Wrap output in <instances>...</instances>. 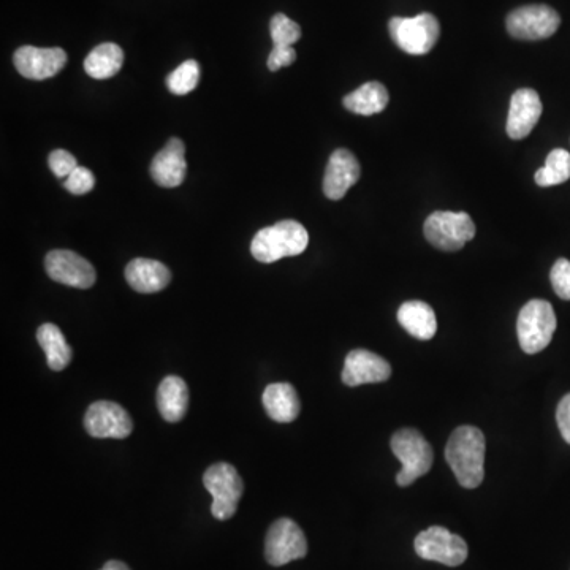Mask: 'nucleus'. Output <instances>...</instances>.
<instances>
[{"label": "nucleus", "mask_w": 570, "mask_h": 570, "mask_svg": "<svg viewBox=\"0 0 570 570\" xmlns=\"http://www.w3.org/2000/svg\"><path fill=\"white\" fill-rule=\"evenodd\" d=\"M485 450L487 442L482 431L475 426L456 428L445 447V460L461 487L474 490L485 477Z\"/></svg>", "instance_id": "nucleus-1"}, {"label": "nucleus", "mask_w": 570, "mask_h": 570, "mask_svg": "<svg viewBox=\"0 0 570 570\" xmlns=\"http://www.w3.org/2000/svg\"><path fill=\"white\" fill-rule=\"evenodd\" d=\"M309 244L308 230L297 221H281L263 228L251 243V254L262 263L303 254Z\"/></svg>", "instance_id": "nucleus-2"}, {"label": "nucleus", "mask_w": 570, "mask_h": 570, "mask_svg": "<svg viewBox=\"0 0 570 570\" xmlns=\"http://www.w3.org/2000/svg\"><path fill=\"white\" fill-rule=\"evenodd\" d=\"M392 450L403 464V469L396 475L399 487H409L415 480L428 474L433 466L434 453L430 442L414 428L396 431L392 437Z\"/></svg>", "instance_id": "nucleus-3"}, {"label": "nucleus", "mask_w": 570, "mask_h": 570, "mask_svg": "<svg viewBox=\"0 0 570 570\" xmlns=\"http://www.w3.org/2000/svg\"><path fill=\"white\" fill-rule=\"evenodd\" d=\"M555 309L548 301L531 300L521 308L517 333L521 349L528 355L539 354L550 344L556 331Z\"/></svg>", "instance_id": "nucleus-4"}, {"label": "nucleus", "mask_w": 570, "mask_h": 570, "mask_svg": "<svg viewBox=\"0 0 570 570\" xmlns=\"http://www.w3.org/2000/svg\"><path fill=\"white\" fill-rule=\"evenodd\" d=\"M206 490L213 496L211 513L217 520H230L243 496L244 483L232 464L217 463L203 475Z\"/></svg>", "instance_id": "nucleus-5"}, {"label": "nucleus", "mask_w": 570, "mask_h": 570, "mask_svg": "<svg viewBox=\"0 0 570 570\" xmlns=\"http://www.w3.org/2000/svg\"><path fill=\"white\" fill-rule=\"evenodd\" d=\"M388 29L398 48L414 56L430 53L441 35L439 21L431 13H420L414 18H392Z\"/></svg>", "instance_id": "nucleus-6"}, {"label": "nucleus", "mask_w": 570, "mask_h": 570, "mask_svg": "<svg viewBox=\"0 0 570 570\" xmlns=\"http://www.w3.org/2000/svg\"><path fill=\"white\" fill-rule=\"evenodd\" d=\"M426 240L434 247L445 252H455L463 249L464 244L475 236V224L468 213H453V211H436L426 219Z\"/></svg>", "instance_id": "nucleus-7"}, {"label": "nucleus", "mask_w": 570, "mask_h": 570, "mask_svg": "<svg viewBox=\"0 0 570 570\" xmlns=\"http://www.w3.org/2000/svg\"><path fill=\"white\" fill-rule=\"evenodd\" d=\"M414 547L420 558L449 567L461 566L468 559V544L442 526H431L420 532Z\"/></svg>", "instance_id": "nucleus-8"}, {"label": "nucleus", "mask_w": 570, "mask_h": 570, "mask_svg": "<svg viewBox=\"0 0 570 570\" xmlns=\"http://www.w3.org/2000/svg\"><path fill=\"white\" fill-rule=\"evenodd\" d=\"M308 553V540L295 521L281 518L268 529L265 558L271 566L279 567L301 559Z\"/></svg>", "instance_id": "nucleus-9"}, {"label": "nucleus", "mask_w": 570, "mask_h": 570, "mask_svg": "<svg viewBox=\"0 0 570 570\" xmlns=\"http://www.w3.org/2000/svg\"><path fill=\"white\" fill-rule=\"evenodd\" d=\"M561 18L547 5H526L507 16V32L518 40H544L558 31Z\"/></svg>", "instance_id": "nucleus-10"}, {"label": "nucleus", "mask_w": 570, "mask_h": 570, "mask_svg": "<svg viewBox=\"0 0 570 570\" xmlns=\"http://www.w3.org/2000/svg\"><path fill=\"white\" fill-rule=\"evenodd\" d=\"M84 428L97 439H124L133 431L129 412L111 401H97L84 415Z\"/></svg>", "instance_id": "nucleus-11"}, {"label": "nucleus", "mask_w": 570, "mask_h": 570, "mask_svg": "<svg viewBox=\"0 0 570 570\" xmlns=\"http://www.w3.org/2000/svg\"><path fill=\"white\" fill-rule=\"evenodd\" d=\"M46 273L59 284L70 285L75 289H91L97 274L94 266L73 251L57 249L46 255Z\"/></svg>", "instance_id": "nucleus-12"}, {"label": "nucleus", "mask_w": 570, "mask_h": 570, "mask_svg": "<svg viewBox=\"0 0 570 570\" xmlns=\"http://www.w3.org/2000/svg\"><path fill=\"white\" fill-rule=\"evenodd\" d=\"M19 75L29 80H48L57 75L67 64V54L62 48H35L21 46L13 56Z\"/></svg>", "instance_id": "nucleus-13"}, {"label": "nucleus", "mask_w": 570, "mask_h": 570, "mask_svg": "<svg viewBox=\"0 0 570 570\" xmlns=\"http://www.w3.org/2000/svg\"><path fill=\"white\" fill-rule=\"evenodd\" d=\"M392 376V366L385 358L365 349L349 352L342 369V382L349 387L380 384Z\"/></svg>", "instance_id": "nucleus-14"}, {"label": "nucleus", "mask_w": 570, "mask_h": 570, "mask_svg": "<svg viewBox=\"0 0 570 570\" xmlns=\"http://www.w3.org/2000/svg\"><path fill=\"white\" fill-rule=\"evenodd\" d=\"M542 102L534 89H518L510 100L509 116H507V135L512 140H523L537 126L542 116Z\"/></svg>", "instance_id": "nucleus-15"}, {"label": "nucleus", "mask_w": 570, "mask_h": 570, "mask_svg": "<svg viewBox=\"0 0 570 570\" xmlns=\"http://www.w3.org/2000/svg\"><path fill=\"white\" fill-rule=\"evenodd\" d=\"M361 168L357 157L347 149H336L328 160L323 178V192L330 200H341L350 187L360 179Z\"/></svg>", "instance_id": "nucleus-16"}, {"label": "nucleus", "mask_w": 570, "mask_h": 570, "mask_svg": "<svg viewBox=\"0 0 570 570\" xmlns=\"http://www.w3.org/2000/svg\"><path fill=\"white\" fill-rule=\"evenodd\" d=\"M186 171V146L179 138H170L162 151L152 159V179L159 186L173 189L184 183Z\"/></svg>", "instance_id": "nucleus-17"}, {"label": "nucleus", "mask_w": 570, "mask_h": 570, "mask_svg": "<svg viewBox=\"0 0 570 570\" xmlns=\"http://www.w3.org/2000/svg\"><path fill=\"white\" fill-rule=\"evenodd\" d=\"M126 279L135 292L156 293L170 284L171 273L157 260L135 259L126 266Z\"/></svg>", "instance_id": "nucleus-18"}, {"label": "nucleus", "mask_w": 570, "mask_h": 570, "mask_svg": "<svg viewBox=\"0 0 570 570\" xmlns=\"http://www.w3.org/2000/svg\"><path fill=\"white\" fill-rule=\"evenodd\" d=\"M262 401L266 414L273 418L274 422L290 423L300 415L301 404L297 390L285 382L268 385L263 392Z\"/></svg>", "instance_id": "nucleus-19"}, {"label": "nucleus", "mask_w": 570, "mask_h": 570, "mask_svg": "<svg viewBox=\"0 0 570 570\" xmlns=\"http://www.w3.org/2000/svg\"><path fill=\"white\" fill-rule=\"evenodd\" d=\"M398 322L409 335L420 341H430L437 331L436 314L430 304L406 301L398 309Z\"/></svg>", "instance_id": "nucleus-20"}, {"label": "nucleus", "mask_w": 570, "mask_h": 570, "mask_svg": "<svg viewBox=\"0 0 570 570\" xmlns=\"http://www.w3.org/2000/svg\"><path fill=\"white\" fill-rule=\"evenodd\" d=\"M189 404V388L178 376H168L162 380L157 390V407L162 417L170 423L181 422Z\"/></svg>", "instance_id": "nucleus-21"}, {"label": "nucleus", "mask_w": 570, "mask_h": 570, "mask_svg": "<svg viewBox=\"0 0 570 570\" xmlns=\"http://www.w3.org/2000/svg\"><path fill=\"white\" fill-rule=\"evenodd\" d=\"M390 102L387 88L379 81L363 84L357 91L350 92L344 97V107L350 113L361 114V116H373L382 113Z\"/></svg>", "instance_id": "nucleus-22"}, {"label": "nucleus", "mask_w": 570, "mask_h": 570, "mask_svg": "<svg viewBox=\"0 0 570 570\" xmlns=\"http://www.w3.org/2000/svg\"><path fill=\"white\" fill-rule=\"evenodd\" d=\"M124 64V51L116 43H102L95 46L84 61V70L95 80L113 78Z\"/></svg>", "instance_id": "nucleus-23"}, {"label": "nucleus", "mask_w": 570, "mask_h": 570, "mask_svg": "<svg viewBox=\"0 0 570 570\" xmlns=\"http://www.w3.org/2000/svg\"><path fill=\"white\" fill-rule=\"evenodd\" d=\"M37 341L42 346L46 361L53 371H62L72 361V349L59 327L45 323L37 330Z\"/></svg>", "instance_id": "nucleus-24"}, {"label": "nucleus", "mask_w": 570, "mask_h": 570, "mask_svg": "<svg viewBox=\"0 0 570 570\" xmlns=\"http://www.w3.org/2000/svg\"><path fill=\"white\" fill-rule=\"evenodd\" d=\"M570 179V154L566 149H553L548 154L545 167L536 173V183L540 187L558 186Z\"/></svg>", "instance_id": "nucleus-25"}, {"label": "nucleus", "mask_w": 570, "mask_h": 570, "mask_svg": "<svg viewBox=\"0 0 570 570\" xmlns=\"http://www.w3.org/2000/svg\"><path fill=\"white\" fill-rule=\"evenodd\" d=\"M198 81H200V65L190 59L168 75L167 86L171 94L186 95L197 88Z\"/></svg>", "instance_id": "nucleus-26"}, {"label": "nucleus", "mask_w": 570, "mask_h": 570, "mask_svg": "<svg viewBox=\"0 0 570 570\" xmlns=\"http://www.w3.org/2000/svg\"><path fill=\"white\" fill-rule=\"evenodd\" d=\"M270 32L274 45L279 46L295 45L301 38V27L282 13L271 18Z\"/></svg>", "instance_id": "nucleus-27"}, {"label": "nucleus", "mask_w": 570, "mask_h": 570, "mask_svg": "<svg viewBox=\"0 0 570 570\" xmlns=\"http://www.w3.org/2000/svg\"><path fill=\"white\" fill-rule=\"evenodd\" d=\"M95 186V176L89 168L78 167L70 173L69 178H65L64 187L73 195L89 194Z\"/></svg>", "instance_id": "nucleus-28"}, {"label": "nucleus", "mask_w": 570, "mask_h": 570, "mask_svg": "<svg viewBox=\"0 0 570 570\" xmlns=\"http://www.w3.org/2000/svg\"><path fill=\"white\" fill-rule=\"evenodd\" d=\"M551 285L561 300L570 301V262L567 259L556 260L550 273Z\"/></svg>", "instance_id": "nucleus-29"}, {"label": "nucleus", "mask_w": 570, "mask_h": 570, "mask_svg": "<svg viewBox=\"0 0 570 570\" xmlns=\"http://www.w3.org/2000/svg\"><path fill=\"white\" fill-rule=\"evenodd\" d=\"M48 165L57 178H69L70 173L78 167L75 156L65 149H56L48 157Z\"/></svg>", "instance_id": "nucleus-30"}, {"label": "nucleus", "mask_w": 570, "mask_h": 570, "mask_svg": "<svg viewBox=\"0 0 570 570\" xmlns=\"http://www.w3.org/2000/svg\"><path fill=\"white\" fill-rule=\"evenodd\" d=\"M297 59V51L293 46L274 45L273 51L268 56V69L271 72H278L282 67H289Z\"/></svg>", "instance_id": "nucleus-31"}, {"label": "nucleus", "mask_w": 570, "mask_h": 570, "mask_svg": "<svg viewBox=\"0 0 570 570\" xmlns=\"http://www.w3.org/2000/svg\"><path fill=\"white\" fill-rule=\"evenodd\" d=\"M556 422H558L559 431L564 441L570 444V393L564 396L559 403L558 411H556Z\"/></svg>", "instance_id": "nucleus-32"}, {"label": "nucleus", "mask_w": 570, "mask_h": 570, "mask_svg": "<svg viewBox=\"0 0 570 570\" xmlns=\"http://www.w3.org/2000/svg\"><path fill=\"white\" fill-rule=\"evenodd\" d=\"M100 570H130L126 564L121 563V561H108L105 566L102 567Z\"/></svg>", "instance_id": "nucleus-33"}]
</instances>
